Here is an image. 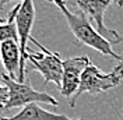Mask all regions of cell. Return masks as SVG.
<instances>
[{"mask_svg": "<svg viewBox=\"0 0 123 120\" xmlns=\"http://www.w3.org/2000/svg\"><path fill=\"white\" fill-rule=\"evenodd\" d=\"M123 80V63L119 61V64L113 68L112 73H108L104 74L101 73L99 68L97 67L94 63H91L88 67L85 68V71L81 75V83H80V88L77 91V94L73 96V99L70 101L69 103L71 108L76 106V101L77 98L80 96L81 94H101V92H105L109 91L112 88H115L116 85H119L120 81Z\"/></svg>", "mask_w": 123, "mask_h": 120, "instance_id": "cell-2", "label": "cell"}, {"mask_svg": "<svg viewBox=\"0 0 123 120\" xmlns=\"http://www.w3.org/2000/svg\"><path fill=\"white\" fill-rule=\"evenodd\" d=\"M122 63H123V60H122Z\"/></svg>", "mask_w": 123, "mask_h": 120, "instance_id": "cell-14", "label": "cell"}, {"mask_svg": "<svg viewBox=\"0 0 123 120\" xmlns=\"http://www.w3.org/2000/svg\"><path fill=\"white\" fill-rule=\"evenodd\" d=\"M0 120H81L69 117L63 113H53L45 110L38 103H31V105L23 108L18 113H15L10 117H1Z\"/></svg>", "mask_w": 123, "mask_h": 120, "instance_id": "cell-9", "label": "cell"}, {"mask_svg": "<svg viewBox=\"0 0 123 120\" xmlns=\"http://www.w3.org/2000/svg\"><path fill=\"white\" fill-rule=\"evenodd\" d=\"M0 78L8 88V102L6 110L13 108H25L31 103H39V102H45L52 106H59V101L56 98H53L48 92L34 90L30 83H18L6 73L0 75Z\"/></svg>", "mask_w": 123, "mask_h": 120, "instance_id": "cell-3", "label": "cell"}, {"mask_svg": "<svg viewBox=\"0 0 123 120\" xmlns=\"http://www.w3.org/2000/svg\"><path fill=\"white\" fill-rule=\"evenodd\" d=\"M35 21V6L34 0H24L20 3V10L17 13L15 24L18 31V43L21 49V68H20V78L18 83H24L25 80V63L28 61V49L27 43L32 39L31 31Z\"/></svg>", "mask_w": 123, "mask_h": 120, "instance_id": "cell-6", "label": "cell"}, {"mask_svg": "<svg viewBox=\"0 0 123 120\" xmlns=\"http://www.w3.org/2000/svg\"><path fill=\"white\" fill-rule=\"evenodd\" d=\"M8 102V88L7 85L0 80V110H6Z\"/></svg>", "mask_w": 123, "mask_h": 120, "instance_id": "cell-11", "label": "cell"}, {"mask_svg": "<svg viewBox=\"0 0 123 120\" xmlns=\"http://www.w3.org/2000/svg\"><path fill=\"white\" fill-rule=\"evenodd\" d=\"M45 1L53 3L55 6L60 10V13L63 14L70 31L73 32L74 38L77 39V42L99 52L101 54L113 57L119 61L123 60L122 56L113 50L112 45L97 31V28L92 27V24L87 20V15L83 11H80V10H77L76 13L70 11L64 0H45Z\"/></svg>", "mask_w": 123, "mask_h": 120, "instance_id": "cell-1", "label": "cell"}, {"mask_svg": "<svg viewBox=\"0 0 123 120\" xmlns=\"http://www.w3.org/2000/svg\"><path fill=\"white\" fill-rule=\"evenodd\" d=\"M0 60L6 74L10 75L13 80L18 81L20 78V68H21V49L20 43L15 41H6L0 45Z\"/></svg>", "mask_w": 123, "mask_h": 120, "instance_id": "cell-8", "label": "cell"}, {"mask_svg": "<svg viewBox=\"0 0 123 120\" xmlns=\"http://www.w3.org/2000/svg\"><path fill=\"white\" fill-rule=\"evenodd\" d=\"M117 4H119V6L122 7V6H123V0H117Z\"/></svg>", "mask_w": 123, "mask_h": 120, "instance_id": "cell-13", "label": "cell"}, {"mask_svg": "<svg viewBox=\"0 0 123 120\" xmlns=\"http://www.w3.org/2000/svg\"><path fill=\"white\" fill-rule=\"evenodd\" d=\"M31 42L39 46L41 52H28V61L34 66V68L38 73H41V75L43 77V83H53L60 91L62 78H63V59L60 57L59 53L52 52L46 49L43 45H41L34 36L31 39Z\"/></svg>", "mask_w": 123, "mask_h": 120, "instance_id": "cell-4", "label": "cell"}, {"mask_svg": "<svg viewBox=\"0 0 123 120\" xmlns=\"http://www.w3.org/2000/svg\"><path fill=\"white\" fill-rule=\"evenodd\" d=\"M20 10V3L15 6L6 20H0V45L6 41H15L18 42V31H17V13Z\"/></svg>", "mask_w": 123, "mask_h": 120, "instance_id": "cell-10", "label": "cell"}, {"mask_svg": "<svg viewBox=\"0 0 123 120\" xmlns=\"http://www.w3.org/2000/svg\"><path fill=\"white\" fill-rule=\"evenodd\" d=\"M11 1H15V0H0V10H3V7L7 3H11ZM21 1H24V0H21Z\"/></svg>", "mask_w": 123, "mask_h": 120, "instance_id": "cell-12", "label": "cell"}, {"mask_svg": "<svg viewBox=\"0 0 123 120\" xmlns=\"http://www.w3.org/2000/svg\"><path fill=\"white\" fill-rule=\"evenodd\" d=\"M91 64L88 56H76L63 60V78L60 94L69 99V102L77 94L81 83V75L85 68Z\"/></svg>", "mask_w": 123, "mask_h": 120, "instance_id": "cell-7", "label": "cell"}, {"mask_svg": "<svg viewBox=\"0 0 123 120\" xmlns=\"http://www.w3.org/2000/svg\"><path fill=\"white\" fill-rule=\"evenodd\" d=\"M66 4L76 6L77 10L83 11L85 15H90L97 25V31L106 39L111 45H117L123 42V36L119 35V32L115 30L108 28L104 23V17L106 8L112 4L115 0H64Z\"/></svg>", "mask_w": 123, "mask_h": 120, "instance_id": "cell-5", "label": "cell"}]
</instances>
